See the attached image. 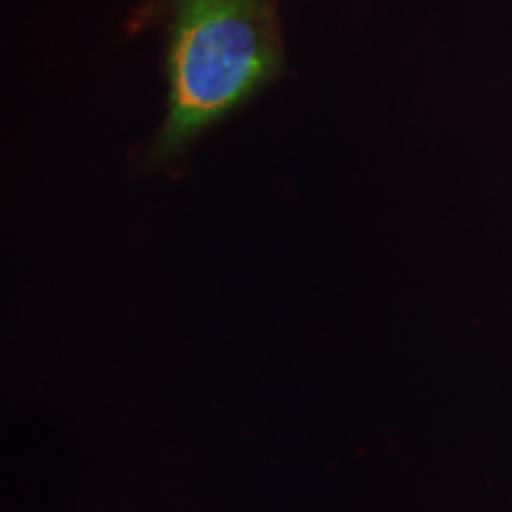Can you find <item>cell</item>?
Returning a JSON list of instances; mask_svg holds the SVG:
<instances>
[{"instance_id": "6da1fadb", "label": "cell", "mask_w": 512, "mask_h": 512, "mask_svg": "<svg viewBox=\"0 0 512 512\" xmlns=\"http://www.w3.org/2000/svg\"><path fill=\"white\" fill-rule=\"evenodd\" d=\"M138 29H162L166 114L140 171L183 169L200 140L285 74L278 0H140Z\"/></svg>"}]
</instances>
